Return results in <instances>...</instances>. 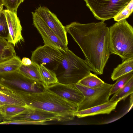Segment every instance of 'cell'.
<instances>
[{"label": "cell", "mask_w": 133, "mask_h": 133, "mask_svg": "<svg viewBox=\"0 0 133 133\" xmlns=\"http://www.w3.org/2000/svg\"><path fill=\"white\" fill-rule=\"evenodd\" d=\"M0 83L5 85L16 87L18 90L30 92H38L45 89L42 82L29 79L18 70L0 73Z\"/></svg>", "instance_id": "8"}, {"label": "cell", "mask_w": 133, "mask_h": 133, "mask_svg": "<svg viewBox=\"0 0 133 133\" xmlns=\"http://www.w3.org/2000/svg\"><path fill=\"white\" fill-rule=\"evenodd\" d=\"M77 83L88 88H97L102 87L105 82L96 75L90 72Z\"/></svg>", "instance_id": "23"}, {"label": "cell", "mask_w": 133, "mask_h": 133, "mask_svg": "<svg viewBox=\"0 0 133 133\" xmlns=\"http://www.w3.org/2000/svg\"><path fill=\"white\" fill-rule=\"evenodd\" d=\"M9 35L8 24L4 10H0V38L7 40Z\"/></svg>", "instance_id": "26"}, {"label": "cell", "mask_w": 133, "mask_h": 133, "mask_svg": "<svg viewBox=\"0 0 133 133\" xmlns=\"http://www.w3.org/2000/svg\"><path fill=\"white\" fill-rule=\"evenodd\" d=\"M119 101L108 102L100 105L80 110H76L73 115L79 118L101 114H109L115 109Z\"/></svg>", "instance_id": "13"}, {"label": "cell", "mask_w": 133, "mask_h": 133, "mask_svg": "<svg viewBox=\"0 0 133 133\" xmlns=\"http://www.w3.org/2000/svg\"><path fill=\"white\" fill-rule=\"evenodd\" d=\"M65 51L48 45L40 46L32 52L31 61L39 65L42 64L50 70H57Z\"/></svg>", "instance_id": "7"}, {"label": "cell", "mask_w": 133, "mask_h": 133, "mask_svg": "<svg viewBox=\"0 0 133 133\" xmlns=\"http://www.w3.org/2000/svg\"><path fill=\"white\" fill-rule=\"evenodd\" d=\"M133 11V0H131L126 6L113 18L117 21L125 19L129 17Z\"/></svg>", "instance_id": "27"}, {"label": "cell", "mask_w": 133, "mask_h": 133, "mask_svg": "<svg viewBox=\"0 0 133 133\" xmlns=\"http://www.w3.org/2000/svg\"><path fill=\"white\" fill-rule=\"evenodd\" d=\"M18 70L26 77L42 82L39 72V65L37 64L32 62L31 65L28 66L22 64Z\"/></svg>", "instance_id": "15"}, {"label": "cell", "mask_w": 133, "mask_h": 133, "mask_svg": "<svg viewBox=\"0 0 133 133\" xmlns=\"http://www.w3.org/2000/svg\"><path fill=\"white\" fill-rule=\"evenodd\" d=\"M0 101L5 105L27 107L24 101L17 95L11 94L10 95L0 94Z\"/></svg>", "instance_id": "22"}, {"label": "cell", "mask_w": 133, "mask_h": 133, "mask_svg": "<svg viewBox=\"0 0 133 133\" xmlns=\"http://www.w3.org/2000/svg\"><path fill=\"white\" fill-rule=\"evenodd\" d=\"M132 77L133 72H131L118 78L116 82L112 84L110 91V95L114 94L123 87Z\"/></svg>", "instance_id": "24"}, {"label": "cell", "mask_w": 133, "mask_h": 133, "mask_svg": "<svg viewBox=\"0 0 133 133\" xmlns=\"http://www.w3.org/2000/svg\"><path fill=\"white\" fill-rule=\"evenodd\" d=\"M34 12L55 33L62 42L67 46L68 40L65 27L56 15L48 8L44 6H39L36 9Z\"/></svg>", "instance_id": "9"}, {"label": "cell", "mask_w": 133, "mask_h": 133, "mask_svg": "<svg viewBox=\"0 0 133 133\" xmlns=\"http://www.w3.org/2000/svg\"><path fill=\"white\" fill-rule=\"evenodd\" d=\"M75 84L84 97V100L76 110H83L102 104L109 100L112 84L105 83L102 87L97 88H88L78 83Z\"/></svg>", "instance_id": "6"}, {"label": "cell", "mask_w": 133, "mask_h": 133, "mask_svg": "<svg viewBox=\"0 0 133 133\" xmlns=\"http://www.w3.org/2000/svg\"><path fill=\"white\" fill-rule=\"evenodd\" d=\"M133 71V57L122 61L114 69L111 74V78L113 81L116 80L118 78Z\"/></svg>", "instance_id": "16"}, {"label": "cell", "mask_w": 133, "mask_h": 133, "mask_svg": "<svg viewBox=\"0 0 133 133\" xmlns=\"http://www.w3.org/2000/svg\"><path fill=\"white\" fill-rule=\"evenodd\" d=\"M4 105V104L3 102L0 101V115H1L2 116L3 113L2 108Z\"/></svg>", "instance_id": "32"}, {"label": "cell", "mask_w": 133, "mask_h": 133, "mask_svg": "<svg viewBox=\"0 0 133 133\" xmlns=\"http://www.w3.org/2000/svg\"><path fill=\"white\" fill-rule=\"evenodd\" d=\"M21 62L22 64L26 65L28 66L31 65L32 62L29 58L26 57H23L21 60Z\"/></svg>", "instance_id": "30"}, {"label": "cell", "mask_w": 133, "mask_h": 133, "mask_svg": "<svg viewBox=\"0 0 133 133\" xmlns=\"http://www.w3.org/2000/svg\"><path fill=\"white\" fill-rule=\"evenodd\" d=\"M133 93V77L123 87L115 93L109 100L111 101H120L124 100Z\"/></svg>", "instance_id": "21"}, {"label": "cell", "mask_w": 133, "mask_h": 133, "mask_svg": "<svg viewBox=\"0 0 133 133\" xmlns=\"http://www.w3.org/2000/svg\"><path fill=\"white\" fill-rule=\"evenodd\" d=\"M11 89L8 87L0 83V91L9 95L11 92Z\"/></svg>", "instance_id": "29"}, {"label": "cell", "mask_w": 133, "mask_h": 133, "mask_svg": "<svg viewBox=\"0 0 133 133\" xmlns=\"http://www.w3.org/2000/svg\"><path fill=\"white\" fill-rule=\"evenodd\" d=\"M26 109V108L24 107L4 105L2 108L3 121L16 118L23 114Z\"/></svg>", "instance_id": "19"}, {"label": "cell", "mask_w": 133, "mask_h": 133, "mask_svg": "<svg viewBox=\"0 0 133 133\" xmlns=\"http://www.w3.org/2000/svg\"><path fill=\"white\" fill-rule=\"evenodd\" d=\"M59 65L63 70L59 82L76 84L91 72L90 67L85 60L78 57L67 49L64 52Z\"/></svg>", "instance_id": "4"}, {"label": "cell", "mask_w": 133, "mask_h": 133, "mask_svg": "<svg viewBox=\"0 0 133 133\" xmlns=\"http://www.w3.org/2000/svg\"><path fill=\"white\" fill-rule=\"evenodd\" d=\"M14 46L8 41L0 38V62L16 56Z\"/></svg>", "instance_id": "18"}, {"label": "cell", "mask_w": 133, "mask_h": 133, "mask_svg": "<svg viewBox=\"0 0 133 133\" xmlns=\"http://www.w3.org/2000/svg\"><path fill=\"white\" fill-rule=\"evenodd\" d=\"M109 48L110 54L119 56L123 61L133 57V28L125 19L109 28Z\"/></svg>", "instance_id": "3"}, {"label": "cell", "mask_w": 133, "mask_h": 133, "mask_svg": "<svg viewBox=\"0 0 133 133\" xmlns=\"http://www.w3.org/2000/svg\"><path fill=\"white\" fill-rule=\"evenodd\" d=\"M133 93L131 94L130 95V104L129 105V108L128 109L129 111L131 109V108L132 107L133 105Z\"/></svg>", "instance_id": "31"}, {"label": "cell", "mask_w": 133, "mask_h": 133, "mask_svg": "<svg viewBox=\"0 0 133 133\" xmlns=\"http://www.w3.org/2000/svg\"><path fill=\"white\" fill-rule=\"evenodd\" d=\"M18 119H29L36 121H65L62 117L54 113L40 109L26 108L25 112Z\"/></svg>", "instance_id": "14"}, {"label": "cell", "mask_w": 133, "mask_h": 133, "mask_svg": "<svg viewBox=\"0 0 133 133\" xmlns=\"http://www.w3.org/2000/svg\"><path fill=\"white\" fill-rule=\"evenodd\" d=\"M8 24L9 35L8 39L9 42L14 46L19 42H24L22 34V27L17 14L7 9L4 10Z\"/></svg>", "instance_id": "12"}, {"label": "cell", "mask_w": 133, "mask_h": 133, "mask_svg": "<svg viewBox=\"0 0 133 133\" xmlns=\"http://www.w3.org/2000/svg\"><path fill=\"white\" fill-rule=\"evenodd\" d=\"M22 64L20 58L16 55L0 62V73L11 72L17 70Z\"/></svg>", "instance_id": "20"}, {"label": "cell", "mask_w": 133, "mask_h": 133, "mask_svg": "<svg viewBox=\"0 0 133 133\" xmlns=\"http://www.w3.org/2000/svg\"><path fill=\"white\" fill-rule=\"evenodd\" d=\"M65 27L82 50L91 71L103 74L110 54L107 24L103 21L86 24L74 22Z\"/></svg>", "instance_id": "1"}, {"label": "cell", "mask_w": 133, "mask_h": 133, "mask_svg": "<svg viewBox=\"0 0 133 133\" xmlns=\"http://www.w3.org/2000/svg\"><path fill=\"white\" fill-rule=\"evenodd\" d=\"M44 121H36L29 119H17L0 122V124H47Z\"/></svg>", "instance_id": "25"}, {"label": "cell", "mask_w": 133, "mask_h": 133, "mask_svg": "<svg viewBox=\"0 0 133 133\" xmlns=\"http://www.w3.org/2000/svg\"><path fill=\"white\" fill-rule=\"evenodd\" d=\"M18 95L24 101L27 107L40 109L56 114L65 121L73 119L77 108L72 103L45 88L42 91L30 92L21 90Z\"/></svg>", "instance_id": "2"}, {"label": "cell", "mask_w": 133, "mask_h": 133, "mask_svg": "<svg viewBox=\"0 0 133 133\" xmlns=\"http://www.w3.org/2000/svg\"><path fill=\"white\" fill-rule=\"evenodd\" d=\"M32 14L33 24L41 35L44 45H49L64 51L68 48L35 12H32Z\"/></svg>", "instance_id": "10"}, {"label": "cell", "mask_w": 133, "mask_h": 133, "mask_svg": "<svg viewBox=\"0 0 133 133\" xmlns=\"http://www.w3.org/2000/svg\"><path fill=\"white\" fill-rule=\"evenodd\" d=\"M39 72L42 82L45 88L59 82L57 76L54 71L42 64L39 65Z\"/></svg>", "instance_id": "17"}, {"label": "cell", "mask_w": 133, "mask_h": 133, "mask_svg": "<svg viewBox=\"0 0 133 133\" xmlns=\"http://www.w3.org/2000/svg\"><path fill=\"white\" fill-rule=\"evenodd\" d=\"M3 0H0V10L3 9Z\"/></svg>", "instance_id": "33"}, {"label": "cell", "mask_w": 133, "mask_h": 133, "mask_svg": "<svg viewBox=\"0 0 133 133\" xmlns=\"http://www.w3.org/2000/svg\"><path fill=\"white\" fill-rule=\"evenodd\" d=\"M0 94H3L6 95H7V94H5V93L0 91Z\"/></svg>", "instance_id": "35"}, {"label": "cell", "mask_w": 133, "mask_h": 133, "mask_svg": "<svg viewBox=\"0 0 133 133\" xmlns=\"http://www.w3.org/2000/svg\"><path fill=\"white\" fill-rule=\"evenodd\" d=\"M3 5L9 11L17 14L18 8L24 0H3Z\"/></svg>", "instance_id": "28"}, {"label": "cell", "mask_w": 133, "mask_h": 133, "mask_svg": "<svg viewBox=\"0 0 133 133\" xmlns=\"http://www.w3.org/2000/svg\"><path fill=\"white\" fill-rule=\"evenodd\" d=\"M3 120V118L2 117V116L0 115V122H1V121Z\"/></svg>", "instance_id": "34"}, {"label": "cell", "mask_w": 133, "mask_h": 133, "mask_svg": "<svg viewBox=\"0 0 133 133\" xmlns=\"http://www.w3.org/2000/svg\"><path fill=\"white\" fill-rule=\"evenodd\" d=\"M131 0H84L97 19L103 21L113 18Z\"/></svg>", "instance_id": "5"}, {"label": "cell", "mask_w": 133, "mask_h": 133, "mask_svg": "<svg viewBox=\"0 0 133 133\" xmlns=\"http://www.w3.org/2000/svg\"><path fill=\"white\" fill-rule=\"evenodd\" d=\"M46 88L68 101L77 108L84 99L83 95L75 84L58 82Z\"/></svg>", "instance_id": "11"}]
</instances>
